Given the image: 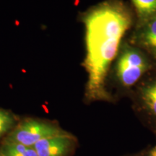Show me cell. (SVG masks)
<instances>
[{"label": "cell", "mask_w": 156, "mask_h": 156, "mask_svg": "<svg viewBox=\"0 0 156 156\" xmlns=\"http://www.w3.org/2000/svg\"><path fill=\"white\" fill-rule=\"evenodd\" d=\"M75 145V136L66 132L40 140L34 147L38 156H68Z\"/></svg>", "instance_id": "obj_6"}, {"label": "cell", "mask_w": 156, "mask_h": 156, "mask_svg": "<svg viewBox=\"0 0 156 156\" xmlns=\"http://www.w3.org/2000/svg\"><path fill=\"white\" fill-rule=\"evenodd\" d=\"M143 156H156V145L150 149L142 151Z\"/></svg>", "instance_id": "obj_10"}, {"label": "cell", "mask_w": 156, "mask_h": 156, "mask_svg": "<svg viewBox=\"0 0 156 156\" xmlns=\"http://www.w3.org/2000/svg\"><path fill=\"white\" fill-rule=\"evenodd\" d=\"M132 97L134 112L156 134V75L140 81Z\"/></svg>", "instance_id": "obj_3"}, {"label": "cell", "mask_w": 156, "mask_h": 156, "mask_svg": "<svg viewBox=\"0 0 156 156\" xmlns=\"http://www.w3.org/2000/svg\"><path fill=\"white\" fill-rule=\"evenodd\" d=\"M153 67L154 62L145 52L129 41H124L113 65L112 74L121 90L132 93Z\"/></svg>", "instance_id": "obj_2"}, {"label": "cell", "mask_w": 156, "mask_h": 156, "mask_svg": "<svg viewBox=\"0 0 156 156\" xmlns=\"http://www.w3.org/2000/svg\"><path fill=\"white\" fill-rule=\"evenodd\" d=\"M64 132L66 131L55 124L35 119H27L20 123L9 134L7 141L34 147L40 140Z\"/></svg>", "instance_id": "obj_4"}, {"label": "cell", "mask_w": 156, "mask_h": 156, "mask_svg": "<svg viewBox=\"0 0 156 156\" xmlns=\"http://www.w3.org/2000/svg\"><path fill=\"white\" fill-rule=\"evenodd\" d=\"M0 154L2 156H38L34 147L7 141L2 147Z\"/></svg>", "instance_id": "obj_8"}, {"label": "cell", "mask_w": 156, "mask_h": 156, "mask_svg": "<svg viewBox=\"0 0 156 156\" xmlns=\"http://www.w3.org/2000/svg\"><path fill=\"white\" fill-rule=\"evenodd\" d=\"M134 7L136 23L156 15V0H130Z\"/></svg>", "instance_id": "obj_7"}, {"label": "cell", "mask_w": 156, "mask_h": 156, "mask_svg": "<svg viewBox=\"0 0 156 156\" xmlns=\"http://www.w3.org/2000/svg\"><path fill=\"white\" fill-rule=\"evenodd\" d=\"M0 156H2V155H1V154H0Z\"/></svg>", "instance_id": "obj_12"}, {"label": "cell", "mask_w": 156, "mask_h": 156, "mask_svg": "<svg viewBox=\"0 0 156 156\" xmlns=\"http://www.w3.org/2000/svg\"><path fill=\"white\" fill-rule=\"evenodd\" d=\"M133 20V12L123 0H104L82 15L85 28L86 55L83 64L87 74V102L116 101L108 88V78Z\"/></svg>", "instance_id": "obj_1"}, {"label": "cell", "mask_w": 156, "mask_h": 156, "mask_svg": "<svg viewBox=\"0 0 156 156\" xmlns=\"http://www.w3.org/2000/svg\"><path fill=\"white\" fill-rule=\"evenodd\" d=\"M126 156H143V153L142 152L140 153H136V154H133V155H126Z\"/></svg>", "instance_id": "obj_11"}, {"label": "cell", "mask_w": 156, "mask_h": 156, "mask_svg": "<svg viewBox=\"0 0 156 156\" xmlns=\"http://www.w3.org/2000/svg\"><path fill=\"white\" fill-rule=\"evenodd\" d=\"M129 42L156 62V15L136 23Z\"/></svg>", "instance_id": "obj_5"}, {"label": "cell", "mask_w": 156, "mask_h": 156, "mask_svg": "<svg viewBox=\"0 0 156 156\" xmlns=\"http://www.w3.org/2000/svg\"><path fill=\"white\" fill-rule=\"evenodd\" d=\"M14 124V116L10 113L0 110V136L8 132Z\"/></svg>", "instance_id": "obj_9"}]
</instances>
